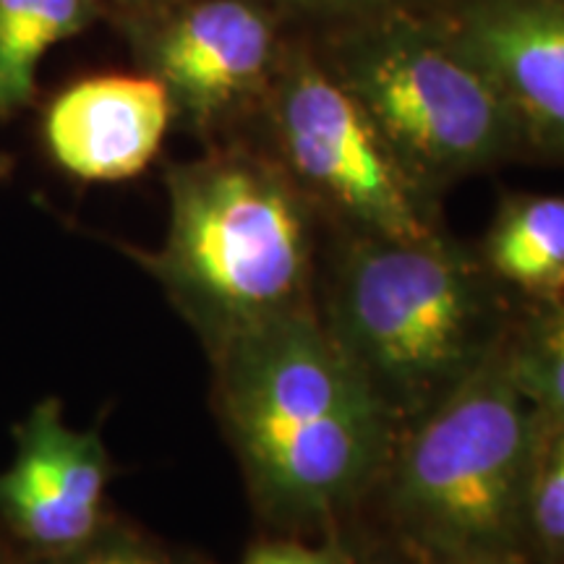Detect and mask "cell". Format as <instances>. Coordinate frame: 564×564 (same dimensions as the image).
I'll return each instance as SVG.
<instances>
[{
	"instance_id": "cell-3",
	"label": "cell",
	"mask_w": 564,
	"mask_h": 564,
	"mask_svg": "<svg viewBox=\"0 0 564 564\" xmlns=\"http://www.w3.org/2000/svg\"><path fill=\"white\" fill-rule=\"evenodd\" d=\"M165 241L141 253L209 356L314 306V204L278 158L225 147L167 171Z\"/></svg>"
},
{
	"instance_id": "cell-16",
	"label": "cell",
	"mask_w": 564,
	"mask_h": 564,
	"mask_svg": "<svg viewBox=\"0 0 564 564\" xmlns=\"http://www.w3.org/2000/svg\"><path fill=\"white\" fill-rule=\"evenodd\" d=\"M241 564H352V560L335 541L319 546L299 539H272L251 546Z\"/></svg>"
},
{
	"instance_id": "cell-6",
	"label": "cell",
	"mask_w": 564,
	"mask_h": 564,
	"mask_svg": "<svg viewBox=\"0 0 564 564\" xmlns=\"http://www.w3.org/2000/svg\"><path fill=\"white\" fill-rule=\"evenodd\" d=\"M280 165L350 236H436L434 192L400 162L356 97L303 47L282 51L264 97Z\"/></svg>"
},
{
	"instance_id": "cell-1",
	"label": "cell",
	"mask_w": 564,
	"mask_h": 564,
	"mask_svg": "<svg viewBox=\"0 0 564 564\" xmlns=\"http://www.w3.org/2000/svg\"><path fill=\"white\" fill-rule=\"evenodd\" d=\"M212 366L217 415L259 512L282 528H322L369 497L400 429L319 308L238 337Z\"/></svg>"
},
{
	"instance_id": "cell-10",
	"label": "cell",
	"mask_w": 564,
	"mask_h": 564,
	"mask_svg": "<svg viewBox=\"0 0 564 564\" xmlns=\"http://www.w3.org/2000/svg\"><path fill=\"white\" fill-rule=\"evenodd\" d=\"M173 102L150 74H105L55 97L45 118L47 150L82 181H126L160 152Z\"/></svg>"
},
{
	"instance_id": "cell-9",
	"label": "cell",
	"mask_w": 564,
	"mask_h": 564,
	"mask_svg": "<svg viewBox=\"0 0 564 564\" xmlns=\"http://www.w3.org/2000/svg\"><path fill=\"white\" fill-rule=\"evenodd\" d=\"M442 19L502 91L523 152L564 162V0H455Z\"/></svg>"
},
{
	"instance_id": "cell-21",
	"label": "cell",
	"mask_w": 564,
	"mask_h": 564,
	"mask_svg": "<svg viewBox=\"0 0 564 564\" xmlns=\"http://www.w3.org/2000/svg\"><path fill=\"white\" fill-rule=\"evenodd\" d=\"M371 564H398V562H371ZM408 564H419V562L411 560V562H408Z\"/></svg>"
},
{
	"instance_id": "cell-11",
	"label": "cell",
	"mask_w": 564,
	"mask_h": 564,
	"mask_svg": "<svg viewBox=\"0 0 564 564\" xmlns=\"http://www.w3.org/2000/svg\"><path fill=\"white\" fill-rule=\"evenodd\" d=\"M484 264L525 301L564 295V199L512 196L494 217Z\"/></svg>"
},
{
	"instance_id": "cell-7",
	"label": "cell",
	"mask_w": 564,
	"mask_h": 564,
	"mask_svg": "<svg viewBox=\"0 0 564 564\" xmlns=\"http://www.w3.org/2000/svg\"><path fill=\"white\" fill-rule=\"evenodd\" d=\"M282 51L274 17L259 0H192L147 37V74L196 131L264 102Z\"/></svg>"
},
{
	"instance_id": "cell-15",
	"label": "cell",
	"mask_w": 564,
	"mask_h": 564,
	"mask_svg": "<svg viewBox=\"0 0 564 564\" xmlns=\"http://www.w3.org/2000/svg\"><path fill=\"white\" fill-rule=\"evenodd\" d=\"M24 564H181L165 549L152 544L144 535L129 531L121 525H108L105 531L74 552L58 556H37L30 560L24 556Z\"/></svg>"
},
{
	"instance_id": "cell-13",
	"label": "cell",
	"mask_w": 564,
	"mask_h": 564,
	"mask_svg": "<svg viewBox=\"0 0 564 564\" xmlns=\"http://www.w3.org/2000/svg\"><path fill=\"white\" fill-rule=\"evenodd\" d=\"M507 356L544 426H564V295L525 301L507 335Z\"/></svg>"
},
{
	"instance_id": "cell-17",
	"label": "cell",
	"mask_w": 564,
	"mask_h": 564,
	"mask_svg": "<svg viewBox=\"0 0 564 564\" xmlns=\"http://www.w3.org/2000/svg\"><path fill=\"white\" fill-rule=\"evenodd\" d=\"M288 9L314 11V13H369L384 6H394L398 0H274Z\"/></svg>"
},
{
	"instance_id": "cell-2",
	"label": "cell",
	"mask_w": 564,
	"mask_h": 564,
	"mask_svg": "<svg viewBox=\"0 0 564 564\" xmlns=\"http://www.w3.org/2000/svg\"><path fill=\"white\" fill-rule=\"evenodd\" d=\"M507 293L444 232L408 241L348 232L319 316L403 429L505 343L518 314Z\"/></svg>"
},
{
	"instance_id": "cell-5",
	"label": "cell",
	"mask_w": 564,
	"mask_h": 564,
	"mask_svg": "<svg viewBox=\"0 0 564 564\" xmlns=\"http://www.w3.org/2000/svg\"><path fill=\"white\" fill-rule=\"evenodd\" d=\"M322 61L429 192L523 154L510 105L442 13H358Z\"/></svg>"
},
{
	"instance_id": "cell-14",
	"label": "cell",
	"mask_w": 564,
	"mask_h": 564,
	"mask_svg": "<svg viewBox=\"0 0 564 564\" xmlns=\"http://www.w3.org/2000/svg\"><path fill=\"white\" fill-rule=\"evenodd\" d=\"M525 556L564 564V426H544L528 494Z\"/></svg>"
},
{
	"instance_id": "cell-4",
	"label": "cell",
	"mask_w": 564,
	"mask_h": 564,
	"mask_svg": "<svg viewBox=\"0 0 564 564\" xmlns=\"http://www.w3.org/2000/svg\"><path fill=\"white\" fill-rule=\"evenodd\" d=\"M541 436L544 421L514 382L505 337L468 379L394 436L373 491H382L408 556L419 564L525 556Z\"/></svg>"
},
{
	"instance_id": "cell-20",
	"label": "cell",
	"mask_w": 564,
	"mask_h": 564,
	"mask_svg": "<svg viewBox=\"0 0 564 564\" xmlns=\"http://www.w3.org/2000/svg\"><path fill=\"white\" fill-rule=\"evenodd\" d=\"M121 3H139V6H152V3H167V0H121Z\"/></svg>"
},
{
	"instance_id": "cell-19",
	"label": "cell",
	"mask_w": 564,
	"mask_h": 564,
	"mask_svg": "<svg viewBox=\"0 0 564 564\" xmlns=\"http://www.w3.org/2000/svg\"><path fill=\"white\" fill-rule=\"evenodd\" d=\"M460 564H533L528 556H489V560H474Z\"/></svg>"
},
{
	"instance_id": "cell-12",
	"label": "cell",
	"mask_w": 564,
	"mask_h": 564,
	"mask_svg": "<svg viewBox=\"0 0 564 564\" xmlns=\"http://www.w3.org/2000/svg\"><path fill=\"white\" fill-rule=\"evenodd\" d=\"M97 6L100 0H0V118L32 102L42 58L82 32Z\"/></svg>"
},
{
	"instance_id": "cell-8",
	"label": "cell",
	"mask_w": 564,
	"mask_h": 564,
	"mask_svg": "<svg viewBox=\"0 0 564 564\" xmlns=\"http://www.w3.org/2000/svg\"><path fill=\"white\" fill-rule=\"evenodd\" d=\"M13 440L17 453L0 474V528L21 556H58L97 539L110 525V455L100 432L74 429L58 400L45 398Z\"/></svg>"
},
{
	"instance_id": "cell-18",
	"label": "cell",
	"mask_w": 564,
	"mask_h": 564,
	"mask_svg": "<svg viewBox=\"0 0 564 564\" xmlns=\"http://www.w3.org/2000/svg\"><path fill=\"white\" fill-rule=\"evenodd\" d=\"M0 564H24V556H21L19 549L11 544V539L3 533V528H0Z\"/></svg>"
}]
</instances>
